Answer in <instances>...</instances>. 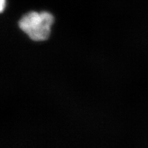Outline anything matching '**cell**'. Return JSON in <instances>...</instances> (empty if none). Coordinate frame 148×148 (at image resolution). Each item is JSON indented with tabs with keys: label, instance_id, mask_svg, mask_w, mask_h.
I'll return each instance as SVG.
<instances>
[{
	"label": "cell",
	"instance_id": "6da1fadb",
	"mask_svg": "<svg viewBox=\"0 0 148 148\" xmlns=\"http://www.w3.org/2000/svg\"><path fill=\"white\" fill-rule=\"evenodd\" d=\"M54 17L51 14L31 11L23 16L18 22L21 29L34 41H43L49 36Z\"/></svg>",
	"mask_w": 148,
	"mask_h": 148
},
{
	"label": "cell",
	"instance_id": "7a4b0ae2",
	"mask_svg": "<svg viewBox=\"0 0 148 148\" xmlns=\"http://www.w3.org/2000/svg\"><path fill=\"white\" fill-rule=\"evenodd\" d=\"M6 5V0H0V11L2 12L5 8Z\"/></svg>",
	"mask_w": 148,
	"mask_h": 148
}]
</instances>
